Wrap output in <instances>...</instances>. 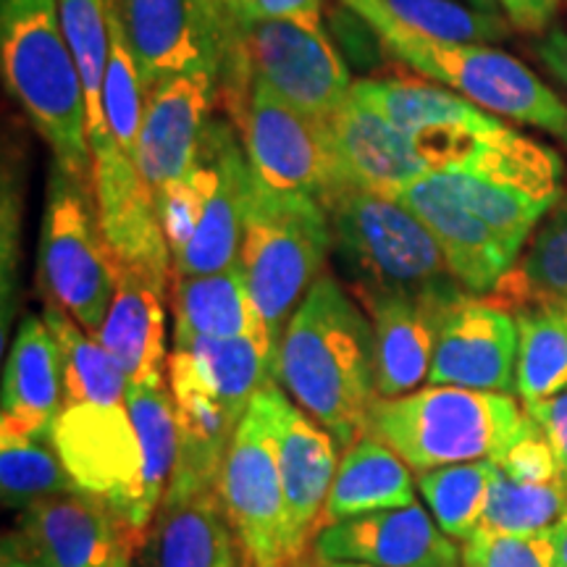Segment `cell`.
Wrapping results in <instances>:
<instances>
[{
    "instance_id": "cell-1",
    "label": "cell",
    "mask_w": 567,
    "mask_h": 567,
    "mask_svg": "<svg viewBox=\"0 0 567 567\" xmlns=\"http://www.w3.org/2000/svg\"><path fill=\"white\" fill-rule=\"evenodd\" d=\"M276 381L339 450L347 452L365 434L379 402L373 323L337 276H318L289 318Z\"/></svg>"
},
{
    "instance_id": "cell-2",
    "label": "cell",
    "mask_w": 567,
    "mask_h": 567,
    "mask_svg": "<svg viewBox=\"0 0 567 567\" xmlns=\"http://www.w3.org/2000/svg\"><path fill=\"white\" fill-rule=\"evenodd\" d=\"M0 66L6 87L53 151L55 166L92 187L87 97L59 0H0Z\"/></svg>"
},
{
    "instance_id": "cell-3",
    "label": "cell",
    "mask_w": 567,
    "mask_h": 567,
    "mask_svg": "<svg viewBox=\"0 0 567 567\" xmlns=\"http://www.w3.org/2000/svg\"><path fill=\"white\" fill-rule=\"evenodd\" d=\"M326 210L339 281L365 310L389 297L457 300L467 295L431 231L394 197L350 187Z\"/></svg>"
},
{
    "instance_id": "cell-4",
    "label": "cell",
    "mask_w": 567,
    "mask_h": 567,
    "mask_svg": "<svg viewBox=\"0 0 567 567\" xmlns=\"http://www.w3.org/2000/svg\"><path fill=\"white\" fill-rule=\"evenodd\" d=\"M339 3L358 13L402 66L444 84L494 116L542 130L567 151V101L515 55L492 45L423 38L394 19L381 0Z\"/></svg>"
},
{
    "instance_id": "cell-5",
    "label": "cell",
    "mask_w": 567,
    "mask_h": 567,
    "mask_svg": "<svg viewBox=\"0 0 567 567\" xmlns=\"http://www.w3.org/2000/svg\"><path fill=\"white\" fill-rule=\"evenodd\" d=\"M526 423V410L517 408L513 394L429 384L375 402L365 434L423 473L481 460L499 463Z\"/></svg>"
},
{
    "instance_id": "cell-6",
    "label": "cell",
    "mask_w": 567,
    "mask_h": 567,
    "mask_svg": "<svg viewBox=\"0 0 567 567\" xmlns=\"http://www.w3.org/2000/svg\"><path fill=\"white\" fill-rule=\"evenodd\" d=\"M255 80L323 124L344 109L354 84L323 24L226 17V51L218 69V97L226 111L234 113L243 105Z\"/></svg>"
},
{
    "instance_id": "cell-7",
    "label": "cell",
    "mask_w": 567,
    "mask_h": 567,
    "mask_svg": "<svg viewBox=\"0 0 567 567\" xmlns=\"http://www.w3.org/2000/svg\"><path fill=\"white\" fill-rule=\"evenodd\" d=\"M331 243L334 237L323 203L308 195L276 193L252 174L237 264L276 344L297 305L323 274Z\"/></svg>"
},
{
    "instance_id": "cell-8",
    "label": "cell",
    "mask_w": 567,
    "mask_h": 567,
    "mask_svg": "<svg viewBox=\"0 0 567 567\" xmlns=\"http://www.w3.org/2000/svg\"><path fill=\"white\" fill-rule=\"evenodd\" d=\"M92 205L90 187L55 166L40 229V279L48 297L95 337L116 297L118 264Z\"/></svg>"
},
{
    "instance_id": "cell-9",
    "label": "cell",
    "mask_w": 567,
    "mask_h": 567,
    "mask_svg": "<svg viewBox=\"0 0 567 567\" xmlns=\"http://www.w3.org/2000/svg\"><path fill=\"white\" fill-rule=\"evenodd\" d=\"M231 118L243 134L252 174L266 187L308 195L326 208L337 195L350 189L329 124L295 109L266 82H250L243 105Z\"/></svg>"
},
{
    "instance_id": "cell-10",
    "label": "cell",
    "mask_w": 567,
    "mask_h": 567,
    "mask_svg": "<svg viewBox=\"0 0 567 567\" xmlns=\"http://www.w3.org/2000/svg\"><path fill=\"white\" fill-rule=\"evenodd\" d=\"M218 496L247 567H287V496L268 386L255 394L226 452Z\"/></svg>"
},
{
    "instance_id": "cell-11",
    "label": "cell",
    "mask_w": 567,
    "mask_h": 567,
    "mask_svg": "<svg viewBox=\"0 0 567 567\" xmlns=\"http://www.w3.org/2000/svg\"><path fill=\"white\" fill-rule=\"evenodd\" d=\"M53 442L74 486L111 507L140 542L151 526L142 513L145 450L126 402L63 408Z\"/></svg>"
},
{
    "instance_id": "cell-12",
    "label": "cell",
    "mask_w": 567,
    "mask_h": 567,
    "mask_svg": "<svg viewBox=\"0 0 567 567\" xmlns=\"http://www.w3.org/2000/svg\"><path fill=\"white\" fill-rule=\"evenodd\" d=\"M126 42L151 92L187 74L218 76L226 51V17L216 0H113Z\"/></svg>"
},
{
    "instance_id": "cell-13",
    "label": "cell",
    "mask_w": 567,
    "mask_h": 567,
    "mask_svg": "<svg viewBox=\"0 0 567 567\" xmlns=\"http://www.w3.org/2000/svg\"><path fill=\"white\" fill-rule=\"evenodd\" d=\"M90 151L92 200L116 264L172 279V250L161 226L158 200L137 158L118 145L109 126L90 134Z\"/></svg>"
},
{
    "instance_id": "cell-14",
    "label": "cell",
    "mask_w": 567,
    "mask_h": 567,
    "mask_svg": "<svg viewBox=\"0 0 567 567\" xmlns=\"http://www.w3.org/2000/svg\"><path fill=\"white\" fill-rule=\"evenodd\" d=\"M3 547L32 567H111L137 538L103 502L69 492L21 509Z\"/></svg>"
},
{
    "instance_id": "cell-15",
    "label": "cell",
    "mask_w": 567,
    "mask_h": 567,
    "mask_svg": "<svg viewBox=\"0 0 567 567\" xmlns=\"http://www.w3.org/2000/svg\"><path fill=\"white\" fill-rule=\"evenodd\" d=\"M515 310L494 297L465 295L439 329L429 384L515 394Z\"/></svg>"
},
{
    "instance_id": "cell-16",
    "label": "cell",
    "mask_w": 567,
    "mask_h": 567,
    "mask_svg": "<svg viewBox=\"0 0 567 567\" xmlns=\"http://www.w3.org/2000/svg\"><path fill=\"white\" fill-rule=\"evenodd\" d=\"M316 563L375 567H463L455 538L436 526L423 505L381 509L323 526L313 538Z\"/></svg>"
},
{
    "instance_id": "cell-17",
    "label": "cell",
    "mask_w": 567,
    "mask_h": 567,
    "mask_svg": "<svg viewBox=\"0 0 567 567\" xmlns=\"http://www.w3.org/2000/svg\"><path fill=\"white\" fill-rule=\"evenodd\" d=\"M268 400L279 444V471L287 496V534L292 563L313 547L321 515L334 484L339 457L337 442L313 417L284 394L279 381L268 384Z\"/></svg>"
},
{
    "instance_id": "cell-18",
    "label": "cell",
    "mask_w": 567,
    "mask_h": 567,
    "mask_svg": "<svg viewBox=\"0 0 567 567\" xmlns=\"http://www.w3.org/2000/svg\"><path fill=\"white\" fill-rule=\"evenodd\" d=\"M218 97V76H174L147 92L142 113L137 163L155 200L166 187L195 168L205 132L213 122V103Z\"/></svg>"
},
{
    "instance_id": "cell-19",
    "label": "cell",
    "mask_w": 567,
    "mask_h": 567,
    "mask_svg": "<svg viewBox=\"0 0 567 567\" xmlns=\"http://www.w3.org/2000/svg\"><path fill=\"white\" fill-rule=\"evenodd\" d=\"M205 145L216 161V179L189 245L172 258L174 276H208L237 264L243 247L247 187L252 166L229 122H213Z\"/></svg>"
},
{
    "instance_id": "cell-20",
    "label": "cell",
    "mask_w": 567,
    "mask_h": 567,
    "mask_svg": "<svg viewBox=\"0 0 567 567\" xmlns=\"http://www.w3.org/2000/svg\"><path fill=\"white\" fill-rule=\"evenodd\" d=\"M421 218L460 287L473 297H492L502 279L513 271L517 258L496 239L484 221L460 205L436 174L415 182L394 197Z\"/></svg>"
},
{
    "instance_id": "cell-21",
    "label": "cell",
    "mask_w": 567,
    "mask_h": 567,
    "mask_svg": "<svg viewBox=\"0 0 567 567\" xmlns=\"http://www.w3.org/2000/svg\"><path fill=\"white\" fill-rule=\"evenodd\" d=\"M166 371L179 429V457L163 499H189L203 492H218L226 452L239 421L203 384L182 350L168 354Z\"/></svg>"
},
{
    "instance_id": "cell-22",
    "label": "cell",
    "mask_w": 567,
    "mask_h": 567,
    "mask_svg": "<svg viewBox=\"0 0 567 567\" xmlns=\"http://www.w3.org/2000/svg\"><path fill=\"white\" fill-rule=\"evenodd\" d=\"M329 130L344 179L354 189L396 197L431 174L415 140L352 95Z\"/></svg>"
},
{
    "instance_id": "cell-23",
    "label": "cell",
    "mask_w": 567,
    "mask_h": 567,
    "mask_svg": "<svg viewBox=\"0 0 567 567\" xmlns=\"http://www.w3.org/2000/svg\"><path fill=\"white\" fill-rule=\"evenodd\" d=\"M172 279L118 266L116 297L95 339L130 384H161L166 354V295Z\"/></svg>"
},
{
    "instance_id": "cell-24",
    "label": "cell",
    "mask_w": 567,
    "mask_h": 567,
    "mask_svg": "<svg viewBox=\"0 0 567 567\" xmlns=\"http://www.w3.org/2000/svg\"><path fill=\"white\" fill-rule=\"evenodd\" d=\"M243 549L218 492L163 499L134 547L132 567H243Z\"/></svg>"
},
{
    "instance_id": "cell-25",
    "label": "cell",
    "mask_w": 567,
    "mask_h": 567,
    "mask_svg": "<svg viewBox=\"0 0 567 567\" xmlns=\"http://www.w3.org/2000/svg\"><path fill=\"white\" fill-rule=\"evenodd\" d=\"M460 300L463 297H389L365 310L373 323L379 400L410 394L429 381L439 329Z\"/></svg>"
},
{
    "instance_id": "cell-26",
    "label": "cell",
    "mask_w": 567,
    "mask_h": 567,
    "mask_svg": "<svg viewBox=\"0 0 567 567\" xmlns=\"http://www.w3.org/2000/svg\"><path fill=\"white\" fill-rule=\"evenodd\" d=\"M61 413L59 344L45 318L27 316L6 360L0 436H53Z\"/></svg>"
},
{
    "instance_id": "cell-27",
    "label": "cell",
    "mask_w": 567,
    "mask_h": 567,
    "mask_svg": "<svg viewBox=\"0 0 567 567\" xmlns=\"http://www.w3.org/2000/svg\"><path fill=\"white\" fill-rule=\"evenodd\" d=\"M168 295L174 310V347L203 337H268L274 342L264 316L255 308L239 264L208 276L172 274Z\"/></svg>"
},
{
    "instance_id": "cell-28",
    "label": "cell",
    "mask_w": 567,
    "mask_h": 567,
    "mask_svg": "<svg viewBox=\"0 0 567 567\" xmlns=\"http://www.w3.org/2000/svg\"><path fill=\"white\" fill-rule=\"evenodd\" d=\"M410 471L413 467L392 446L363 434L339 460L334 484L321 515V528L347 517L413 505L417 486Z\"/></svg>"
},
{
    "instance_id": "cell-29",
    "label": "cell",
    "mask_w": 567,
    "mask_h": 567,
    "mask_svg": "<svg viewBox=\"0 0 567 567\" xmlns=\"http://www.w3.org/2000/svg\"><path fill=\"white\" fill-rule=\"evenodd\" d=\"M189 363L229 413L243 421L247 408L260 389L276 381L279 344L268 337H234V339H193L176 344Z\"/></svg>"
},
{
    "instance_id": "cell-30",
    "label": "cell",
    "mask_w": 567,
    "mask_h": 567,
    "mask_svg": "<svg viewBox=\"0 0 567 567\" xmlns=\"http://www.w3.org/2000/svg\"><path fill=\"white\" fill-rule=\"evenodd\" d=\"M515 321V394L523 405L544 402L567 389V300L520 305Z\"/></svg>"
},
{
    "instance_id": "cell-31",
    "label": "cell",
    "mask_w": 567,
    "mask_h": 567,
    "mask_svg": "<svg viewBox=\"0 0 567 567\" xmlns=\"http://www.w3.org/2000/svg\"><path fill=\"white\" fill-rule=\"evenodd\" d=\"M48 329L59 344L63 408L74 405H116L126 396V375L113 363L105 347L87 334L59 302H45Z\"/></svg>"
},
{
    "instance_id": "cell-32",
    "label": "cell",
    "mask_w": 567,
    "mask_h": 567,
    "mask_svg": "<svg viewBox=\"0 0 567 567\" xmlns=\"http://www.w3.org/2000/svg\"><path fill=\"white\" fill-rule=\"evenodd\" d=\"M492 297L513 310L542 300H567V189Z\"/></svg>"
},
{
    "instance_id": "cell-33",
    "label": "cell",
    "mask_w": 567,
    "mask_h": 567,
    "mask_svg": "<svg viewBox=\"0 0 567 567\" xmlns=\"http://www.w3.org/2000/svg\"><path fill=\"white\" fill-rule=\"evenodd\" d=\"M124 402L140 434L142 450H145L142 513H145V520L151 523L155 509L161 507L163 496L168 492V484H172L176 471V457H179L174 396L166 381H161V384H130Z\"/></svg>"
},
{
    "instance_id": "cell-34",
    "label": "cell",
    "mask_w": 567,
    "mask_h": 567,
    "mask_svg": "<svg viewBox=\"0 0 567 567\" xmlns=\"http://www.w3.org/2000/svg\"><path fill=\"white\" fill-rule=\"evenodd\" d=\"M496 473V463L444 465L417 473L415 486L434 515L436 526L455 542L467 544L484 523L488 492Z\"/></svg>"
},
{
    "instance_id": "cell-35",
    "label": "cell",
    "mask_w": 567,
    "mask_h": 567,
    "mask_svg": "<svg viewBox=\"0 0 567 567\" xmlns=\"http://www.w3.org/2000/svg\"><path fill=\"white\" fill-rule=\"evenodd\" d=\"M0 492L6 509L21 513L80 488L71 481L53 436H0Z\"/></svg>"
},
{
    "instance_id": "cell-36",
    "label": "cell",
    "mask_w": 567,
    "mask_h": 567,
    "mask_svg": "<svg viewBox=\"0 0 567 567\" xmlns=\"http://www.w3.org/2000/svg\"><path fill=\"white\" fill-rule=\"evenodd\" d=\"M567 513V478L526 484L496 465L481 530L502 536L549 534Z\"/></svg>"
},
{
    "instance_id": "cell-37",
    "label": "cell",
    "mask_w": 567,
    "mask_h": 567,
    "mask_svg": "<svg viewBox=\"0 0 567 567\" xmlns=\"http://www.w3.org/2000/svg\"><path fill=\"white\" fill-rule=\"evenodd\" d=\"M59 6L63 34L82 74L84 97H87V132L92 134L109 126L103 111V84L111 53L109 0H59Z\"/></svg>"
},
{
    "instance_id": "cell-38",
    "label": "cell",
    "mask_w": 567,
    "mask_h": 567,
    "mask_svg": "<svg viewBox=\"0 0 567 567\" xmlns=\"http://www.w3.org/2000/svg\"><path fill=\"white\" fill-rule=\"evenodd\" d=\"M109 32H111V53L109 69H105L103 84V111L113 137L126 153L137 158V140L142 126V113H145L147 90L142 74L134 61L130 42H126L122 19H118L116 3L109 0Z\"/></svg>"
},
{
    "instance_id": "cell-39",
    "label": "cell",
    "mask_w": 567,
    "mask_h": 567,
    "mask_svg": "<svg viewBox=\"0 0 567 567\" xmlns=\"http://www.w3.org/2000/svg\"><path fill=\"white\" fill-rule=\"evenodd\" d=\"M381 3L394 19L431 40L488 45L509 34L499 13H486L457 0H381Z\"/></svg>"
},
{
    "instance_id": "cell-40",
    "label": "cell",
    "mask_w": 567,
    "mask_h": 567,
    "mask_svg": "<svg viewBox=\"0 0 567 567\" xmlns=\"http://www.w3.org/2000/svg\"><path fill=\"white\" fill-rule=\"evenodd\" d=\"M213 179H216V161H213L208 145L203 140L193 172L182 176L179 182H174L172 187H166L158 195V216L172 258L176 252H182L189 245V239H193L205 203H208Z\"/></svg>"
},
{
    "instance_id": "cell-41",
    "label": "cell",
    "mask_w": 567,
    "mask_h": 567,
    "mask_svg": "<svg viewBox=\"0 0 567 567\" xmlns=\"http://www.w3.org/2000/svg\"><path fill=\"white\" fill-rule=\"evenodd\" d=\"M463 567H557L549 534L502 536L478 530L463 549Z\"/></svg>"
},
{
    "instance_id": "cell-42",
    "label": "cell",
    "mask_w": 567,
    "mask_h": 567,
    "mask_svg": "<svg viewBox=\"0 0 567 567\" xmlns=\"http://www.w3.org/2000/svg\"><path fill=\"white\" fill-rule=\"evenodd\" d=\"M496 465H499L507 476L526 481V484H549V481L565 478L563 473H559L551 444L547 442V436L536 429L534 421L526 423V431L517 436V442L509 446L507 455Z\"/></svg>"
},
{
    "instance_id": "cell-43",
    "label": "cell",
    "mask_w": 567,
    "mask_h": 567,
    "mask_svg": "<svg viewBox=\"0 0 567 567\" xmlns=\"http://www.w3.org/2000/svg\"><path fill=\"white\" fill-rule=\"evenodd\" d=\"M229 19H295L308 24H321L323 0H216Z\"/></svg>"
},
{
    "instance_id": "cell-44",
    "label": "cell",
    "mask_w": 567,
    "mask_h": 567,
    "mask_svg": "<svg viewBox=\"0 0 567 567\" xmlns=\"http://www.w3.org/2000/svg\"><path fill=\"white\" fill-rule=\"evenodd\" d=\"M523 410H526L528 421H534L536 429L547 436L557 457L559 473L567 478V389L544 402L523 405Z\"/></svg>"
},
{
    "instance_id": "cell-45",
    "label": "cell",
    "mask_w": 567,
    "mask_h": 567,
    "mask_svg": "<svg viewBox=\"0 0 567 567\" xmlns=\"http://www.w3.org/2000/svg\"><path fill=\"white\" fill-rule=\"evenodd\" d=\"M509 24L526 34H544L557 17L559 0H496Z\"/></svg>"
},
{
    "instance_id": "cell-46",
    "label": "cell",
    "mask_w": 567,
    "mask_h": 567,
    "mask_svg": "<svg viewBox=\"0 0 567 567\" xmlns=\"http://www.w3.org/2000/svg\"><path fill=\"white\" fill-rule=\"evenodd\" d=\"M536 59L567 90V30H549L536 42Z\"/></svg>"
},
{
    "instance_id": "cell-47",
    "label": "cell",
    "mask_w": 567,
    "mask_h": 567,
    "mask_svg": "<svg viewBox=\"0 0 567 567\" xmlns=\"http://www.w3.org/2000/svg\"><path fill=\"white\" fill-rule=\"evenodd\" d=\"M551 544H555L557 567H567V513L559 517V523L551 528Z\"/></svg>"
},
{
    "instance_id": "cell-48",
    "label": "cell",
    "mask_w": 567,
    "mask_h": 567,
    "mask_svg": "<svg viewBox=\"0 0 567 567\" xmlns=\"http://www.w3.org/2000/svg\"><path fill=\"white\" fill-rule=\"evenodd\" d=\"M467 3L486 13H499V3H496V0H467Z\"/></svg>"
},
{
    "instance_id": "cell-49",
    "label": "cell",
    "mask_w": 567,
    "mask_h": 567,
    "mask_svg": "<svg viewBox=\"0 0 567 567\" xmlns=\"http://www.w3.org/2000/svg\"><path fill=\"white\" fill-rule=\"evenodd\" d=\"M132 557H134V547H126L111 567H132Z\"/></svg>"
},
{
    "instance_id": "cell-50",
    "label": "cell",
    "mask_w": 567,
    "mask_h": 567,
    "mask_svg": "<svg viewBox=\"0 0 567 567\" xmlns=\"http://www.w3.org/2000/svg\"><path fill=\"white\" fill-rule=\"evenodd\" d=\"M0 567H32V565L24 563V559L9 555V551H3V565H0Z\"/></svg>"
},
{
    "instance_id": "cell-51",
    "label": "cell",
    "mask_w": 567,
    "mask_h": 567,
    "mask_svg": "<svg viewBox=\"0 0 567 567\" xmlns=\"http://www.w3.org/2000/svg\"><path fill=\"white\" fill-rule=\"evenodd\" d=\"M318 567H375L368 563H316Z\"/></svg>"
},
{
    "instance_id": "cell-52",
    "label": "cell",
    "mask_w": 567,
    "mask_h": 567,
    "mask_svg": "<svg viewBox=\"0 0 567 567\" xmlns=\"http://www.w3.org/2000/svg\"><path fill=\"white\" fill-rule=\"evenodd\" d=\"M243 567H247V565L243 563ZM287 567H318V565H313V563H308V557H302V559H297V563H292V565H287Z\"/></svg>"
}]
</instances>
